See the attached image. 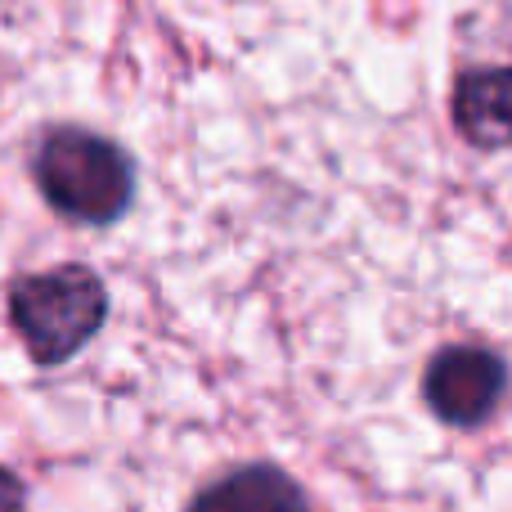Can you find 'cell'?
<instances>
[{"label":"cell","instance_id":"4","mask_svg":"<svg viewBox=\"0 0 512 512\" xmlns=\"http://www.w3.org/2000/svg\"><path fill=\"white\" fill-rule=\"evenodd\" d=\"M185 512H310L306 490L274 463H248L189 499Z\"/></svg>","mask_w":512,"mask_h":512},{"label":"cell","instance_id":"3","mask_svg":"<svg viewBox=\"0 0 512 512\" xmlns=\"http://www.w3.org/2000/svg\"><path fill=\"white\" fill-rule=\"evenodd\" d=\"M508 391V364L486 346H445L423 373V400L441 423L481 427Z\"/></svg>","mask_w":512,"mask_h":512},{"label":"cell","instance_id":"6","mask_svg":"<svg viewBox=\"0 0 512 512\" xmlns=\"http://www.w3.org/2000/svg\"><path fill=\"white\" fill-rule=\"evenodd\" d=\"M0 512H27V486L9 468H0Z\"/></svg>","mask_w":512,"mask_h":512},{"label":"cell","instance_id":"2","mask_svg":"<svg viewBox=\"0 0 512 512\" xmlns=\"http://www.w3.org/2000/svg\"><path fill=\"white\" fill-rule=\"evenodd\" d=\"M108 319V288L90 265H54L23 274L9 288V324L23 337L32 364H68Z\"/></svg>","mask_w":512,"mask_h":512},{"label":"cell","instance_id":"5","mask_svg":"<svg viewBox=\"0 0 512 512\" xmlns=\"http://www.w3.org/2000/svg\"><path fill=\"white\" fill-rule=\"evenodd\" d=\"M454 126L477 149L512 144V68H481L454 86Z\"/></svg>","mask_w":512,"mask_h":512},{"label":"cell","instance_id":"1","mask_svg":"<svg viewBox=\"0 0 512 512\" xmlns=\"http://www.w3.org/2000/svg\"><path fill=\"white\" fill-rule=\"evenodd\" d=\"M41 198L77 225H117L135 203V158L86 126H54L32 153Z\"/></svg>","mask_w":512,"mask_h":512}]
</instances>
